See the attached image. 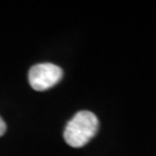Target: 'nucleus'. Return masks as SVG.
Segmentation results:
<instances>
[{
  "instance_id": "f257e3e1",
  "label": "nucleus",
  "mask_w": 156,
  "mask_h": 156,
  "mask_svg": "<svg viewBox=\"0 0 156 156\" xmlns=\"http://www.w3.org/2000/svg\"><path fill=\"white\" fill-rule=\"evenodd\" d=\"M100 127L98 118L90 111H80L74 115L64 129L66 144L74 148H81L94 138Z\"/></svg>"
},
{
  "instance_id": "f03ea898",
  "label": "nucleus",
  "mask_w": 156,
  "mask_h": 156,
  "mask_svg": "<svg viewBox=\"0 0 156 156\" xmlns=\"http://www.w3.org/2000/svg\"><path fill=\"white\" fill-rule=\"evenodd\" d=\"M64 72L52 62H41L34 65L28 73L30 87L36 91H45L62 81Z\"/></svg>"
},
{
  "instance_id": "7ed1b4c3",
  "label": "nucleus",
  "mask_w": 156,
  "mask_h": 156,
  "mask_svg": "<svg viewBox=\"0 0 156 156\" xmlns=\"http://www.w3.org/2000/svg\"><path fill=\"white\" fill-rule=\"evenodd\" d=\"M6 129H7V125H6V123L4 122V119L0 117V136H2V135L5 134Z\"/></svg>"
}]
</instances>
